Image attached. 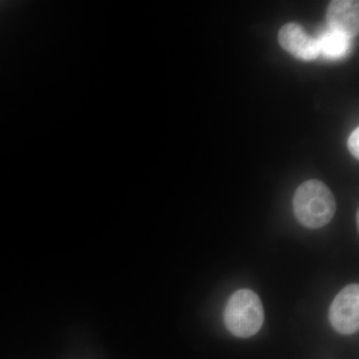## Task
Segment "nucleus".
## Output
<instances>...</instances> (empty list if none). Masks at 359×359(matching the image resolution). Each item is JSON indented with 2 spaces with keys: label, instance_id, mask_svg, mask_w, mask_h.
Returning a JSON list of instances; mask_svg holds the SVG:
<instances>
[{
  "label": "nucleus",
  "instance_id": "f257e3e1",
  "mask_svg": "<svg viewBox=\"0 0 359 359\" xmlns=\"http://www.w3.org/2000/svg\"><path fill=\"white\" fill-rule=\"evenodd\" d=\"M294 209L295 216L304 226L318 229L334 218L337 203L325 184L318 180H309L297 188Z\"/></svg>",
  "mask_w": 359,
  "mask_h": 359
},
{
  "label": "nucleus",
  "instance_id": "f03ea898",
  "mask_svg": "<svg viewBox=\"0 0 359 359\" xmlns=\"http://www.w3.org/2000/svg\"><path fill=\"white\" fill-rule=\"evenodd\" d=\"M263 304L257 294L250 290H240L231 295L224 309V323L229 330L238 337H252L263 327Z\"/></svg>",
  "mask_w": 359,
  "mask_h": 359
},
{
  "label": "nucleus",
  "instance_id": "7ed1b4c3",
  "mask_svg": "<svg viewBox=\"0 0 359 359\" xmlns=\"http://www.w3.org/2000/svg\"><path fill=\"white\" fill-rule=\"evenodd\" d=\"M330 323L341 334H354L359 328V287L347 285L335 297L330 314Z\"/></svg>",
  "mask_w": 359,
  "mask_h": 359
},
{
  "label": "nucleus",
  "instance_id": "20e7f679",
  "mask_svg": "<svg viewBox=\"0 0 359 359\" xmlns=\"http://www.w3.org/2000/svg\"><path fill=\"white\" fill-rule=\"evenodd\" d=\"M278 41L285 50L302 60H313L320 54L318 40L311 39L302 26L295 23L283 26L278 33Z\"/></svg>",
  "mask_w": 359,
  "mask_h": 359
},
{
  "label": "nucleus",
  "instance_id": "39448f33",
  "mask_svg": "<svg viewBox=\"0 0 359 359\" xmlns=\"http://www.w3.org/2000/svg\"><path fill=\"white\" fill-rule=\"evenodd\" d=\"M327 20L330 30L353 39L359 32V2L355 0H337L330 4Z\"/></svg>",
  "mask_w": 359,
  "mask_h": 359
},
{
  "label": "nucleus",
  "instance_id": "423d86ee",
  "mask_svg": "<svg viewBox=\"0 0 359 359\" xmlns=\"http://www.w3.org/2000/svg\"><path fill=\"white\" fill-rule=\"evenodd\" d=\"M320 53L328 58H340L346 55L351 46V39L334 30L323 33L318 39Z\"/></svg>",
  "mask_w": 359,
  "mask_h": 359
},
{
  "label": "nucleus",
  "instance_id": "0eeeda50",
  "mask_svg": "<svg viewBox=\"0 0 359 359\" xmlns=\"http://www.w3.org/2000/svg\"><path fill=\"white\" fill-rule=\"evenodd\" d=\"M348 149L351 154L358 159L359 158V129L354 130L348 139Z\"/></svg>",
  "mask_w": 359,
  "mask_h": 359
}]
</instances>
